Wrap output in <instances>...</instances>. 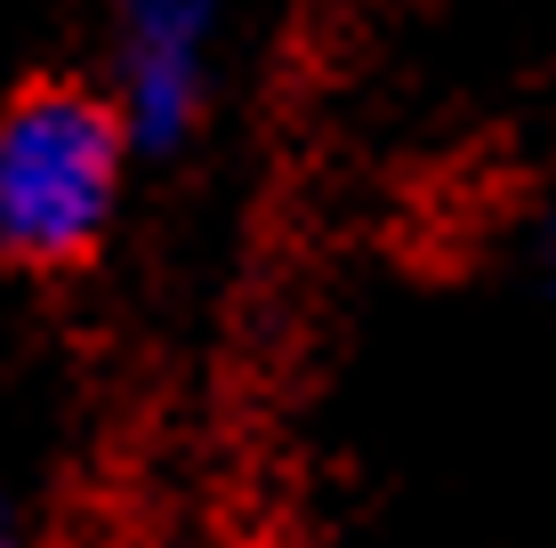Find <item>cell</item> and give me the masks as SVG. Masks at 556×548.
<instances>
[{
	"label": "cell",
	"instance_id": "cell-1",
	"mask_svg": "<svg viewBox=\"0 0 556 548\" xmlns=\"http://www.w3.org/2000/svg\"><path fill=\"white\" fill-rule=\"evenodd\" d=\"M105 81L41 73L0 105V258L16 275H81L105 258L138 169Z\"/></svg>",
	"mask_w": 556,
	"mask_h": 548
},
{
	"label": "cell",
	"instance_id": "cell-2",
	"mask_svg": "<svg viewBox=\"0 0 556 548\" xmlns=\"http://www.w3.org/2000/svg\"><path fill=\"white\" fill-rule=\"evenodd\" d=\"M235 0H113L105 98L122 105L146 162H178L218 105V49Z\"/></svg>",
	"mask_w": 556,
	"mask_h": 548
},
{
	"label": "cell",
	"instance_id": "cell-3",
	"mask_svg": "<svg viewBox=\"0 0 556 548\" xmlns=\"http://www.w3.org/2000/svg\"><path fill=\"white\" fill-rule=\"evenodd\" d=\"M532 267H541V291L556 298V186L541 202V226H532Z\"/></svg>",
	"mask_w": 556,
	"mask_h": 548
},
{
	"label": "cell",
	"instance_id": "cell-4",
	"mask_svg": "<svg viewBox=\"0 0 556 548\" xmlns=\"http://www.w3.org/2000/svg\"><path fill=\"white\" fill-rule=\"evenodd\" d=\"M0 548H16V533H9V517H0Z\"/></svg>",
	"mask_w": 556,
	"mask_h": 548
}]
</instances>
